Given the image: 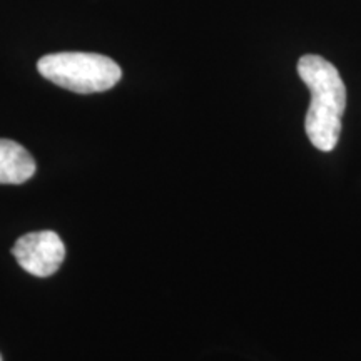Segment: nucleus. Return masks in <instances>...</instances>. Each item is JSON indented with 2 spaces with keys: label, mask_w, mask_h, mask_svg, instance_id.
Listing matches in <instances>:
<instances>
[{
  "label": "nucleus",
  "mask_w": 361,
  "mask_h": 361,
  "mask_svg": "<svg viewBox=\"0 0 361 361\" xmlns=\"http://www.w3.org/2000/svg\"><path fill=\"white\" fill-rule=\"evenodd\" d=\"M37 69L52 84L78 94L104 92L123 78V71L111 57L90 52L49 54L37 62Z\"/></svg>",
  "instance_id": "obj_2"
},
{
  "label": "nucleus",
  "mask_w": 361,
  "mask_h": 361,
  "mask_svg": "<svg viewBox=\"0 0 361 361\" xmlns=\"http://www.w3.org/2000/svg\"><path fill=\"white\" fill-rule=\"evenodd\" d=\"M35 173V161L24 146L0 139V184H22Z\"/></svg>",
  "instance_id": "obj_4"
},
{
  "label": "nucleus",
  "mask_w": 361,
  "mask_h": 361,
  "mask_svg": "<svg viewBox=\"0 0 361 361\" xmlns=\"http://www.w3.org/2000/svg\"><path fill=\"white\" fill-rule=\"evenodd\" d=\"M12 255L27 273L47 278L64 263L66 246L57 233L35 231L17 239L12 247Z\"/></svg>",
  "instance_id": "obj_3"
},
{
  "label": "nucleus",
  "mask_w": 361,
  "mask_h": 361,
  "mask_svg": "<svg viewBox=\"0 0 361 361\" xmlns=\"http://www.w3.org/2000/svg\"><path fill=\"white\" fill-rule=\"evenodd\" d=\"M0 361H2V356H0Z\"/></svg>",
  "instance_id": "obj_5"
},
{
  "label": "nucleus",
  "mask_w": 361,
  "mask_h": 361,
  "mask_svg": "<svg viewBox=\"0 0 361 361\" xmlns=\"http://www.w3.org/2000/svg\"><path fill=\"white\" fill-rule=\"evenodd\" d=\"M298 74L311 92L305 119L306 135L319 151H333L340 141L346 109L345 82L331 62L313 54L300 59Z\"/></svg>",
  "instance_id": "obj_1"
}]
</instances>
